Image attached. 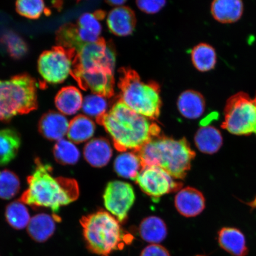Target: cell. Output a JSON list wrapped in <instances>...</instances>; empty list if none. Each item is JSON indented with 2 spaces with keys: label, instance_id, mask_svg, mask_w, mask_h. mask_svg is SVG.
<instances>
[{
  "label": "cell",
  "instance_id": "1",
  "mask_svg": "<svg viewBox=\"0 0 256 256\" xmlns=\"http://www.w3.org/2000/svg\"><path fill=\"white\" fill-rule=\"evenodd\" d=\"M96 121L110 134L114 148L120 152L132 150L136 153L161 134L158 124L136 113L120 100Z\"/></svg>",
  "mask_w": 256,
  "mask_h": 256
},
{
  "label": "cell",
  "instance_id": "2",
  "mask_svg": "<svg viewBox=\"0 0 256 256\" xmlns=\"http://www.w3.org/2000/svg\"><path fill=\"white\" fill-rule=\"evenodd\" d=\"M27 182L28 188L20 197L22 202L34 208H49L55 215L60 207L73 202L79 196V186L75 179L54 177L51 166L39 158L35 160L34 171L28 176Z\"/></svg>",
  "mask_w": 256,
  "mask_h": 256
},
{
  "label": "cell",
  "instance_id": "3",
  "mask_svg": "<svg viewBox=\"0 0 256 256\" xmlns=\"http://www.w3.org/2000/svg\"><path fill=\"white\" fill-rule=\"evenodd\" d=\"M143 168L158 166L176 179H184L191 168L196 154L186 138L176 140L160 135L136 152Z\"/></svg>",
  "mask_w": 256,
  "mask_h": 256
},
{
  "label": "cell",
  "instance_id": "4",
  "mask_svg": "<svg viewBox=\"0 0 256 256\" xmlns=\"http://www.w3.org/2000/svg\"><path fill=\"white\" fill-rule=\"evenodd\" d=\"M86 246L100 256L122 250L132 242L134 236L124 231L116 218L104 210L84 216L80 220Z\"/></svg>",
  "mask_w": 256,
  "mask_h": 256
},
{
  "label": "cell",
  "instance_id": "5",
  "mask_svg": "<svg viewBox=\"0 0 256 256\" xmlns=\"http://www.w3.org/2000/svg\"><path fill=\"white\" fill-rule=\"evenodd\" d=\"M120 73V100L136 113L148 120H158L162 107L158 83L144 82L138 74L130 68H121Z\"/></svg>",
  "mask_w": 256,
  "mask_h": 256
},
{
  "label": "cell",
  "instance_id": "6",
  "mask_svg": "<svg viewBox=\"0 0 256 256\" xmlns=\"http://www.w3.org/2000/svg\"><path fill=\"white\" fill-rule=\"evenodd\" d=\"M37 108V84L30 76L21 74L0 80V120L9 121Z\"/></svg>",
  "mask_w": 256,
  "mask_h": 256
},
{
  "label": "cell",
  "instance_id": "7",
  "mask_svg": "<svg viewBox=\"0 0 256 256\" xmlns=\"http://www.w3.org/2000/svg\"><path fill=\"white\" fill-rule=\"evenodd\" d=\"M224 114L223 129L232 135L256 136V94L236 92L226 100Z\"/></svg>",
  "mask_w": 256,
  "mask_h": 256
},
{
  "label": "cell",
  "instance_id": "8",
  "mask_svg": "<svg viewBox=\"0 0 256 256\" xmlns=\"http://www.w3.org/2000/svg\"><path fill=\"white\" fill-rule=\"evenodd\" d=\"M76 50L58 46L44 51L38 60V71L44 81L60 84L72 75Z\"/></svg>",
  "mask_w": 256,
  "mask_h": 256
},
{
  "label": "cell",
  "instance_id": "9",
  "mask_svg": "<svg viewBox=\"0 0 256 256\" xmlns=\"http://www.w3.org/2000/svg\"><path fill=\"white\" fill-rule=\"evenodd\" d=\"M115 62L114 48L100 38L95 42L86 44L76 51L73 70L102 68L114 72Z\"/></svg>",
  "mask_w": 256,
  "mask_h": 256
},
{
  "label": "cell",
  "instance_id": "10",
  "mask_svg": "<svg viewBox=\"0 0 256 256\" xmlns=\"http://www.w3.org/2000/svg\"><path fill=\"white\" fill-rule=\"evenodd\" d=\"M140 190L153 200L180 190L181 182L174 181L167 172L158 166L143 168L135 180Z\"/></svg>",
  "mask_w": 256,
  "mask_h": 256
},
{
  "label": "cell",
  "instance_id": "11",
  "mask_svg": "<svg viewBox=\"0 0 256 256\" xmlns=\"http://www.w3.org/2000/svg\"><path fill=\"white\" fill-rule=\"evenodd\" d=\"M106 209L120 223L127 220L128 214L136 200L134 188L130 184L121 181L110 182L104 194Z\"/></svg>",
  "mask_w": 256,
  "mask_h": 256
},
{
  "label": "cell",
  "instance_id": "12",
  "mask_svg": "<svg viewBox=\"0 0 256 256\" xmlns=\"http://www.w3.org/2000/svg\"><path fill=\"white\" fill-rule=\"evenodd\" d=\"M72 76L84 90H90L94 94L107 98L114 94V72L102 68L72 70Z\"/></svg>",
  "mask_w": 256,
  "mask_h": 256
},
{
  "label": "cell",
  "instance_id": "13",
  "mask_svg": "<svg viewBox=\"0 0 256 256\" xmlns=\"http://www.w3.org/2000/svg\"><path fill=\"white\" fill-rule=\"evenodd\" d=\"M174 204L176 210L181 215L188 218L194 217L200 215L206 208V199L196 188L187 187L178 192Z\"/></svg>",
  "mask_w": 256,
  "mask_h": 256
},
{
  "label": "cell",
  "instance_id": "14",
  "mask_svg": "<svg viewBox=\"0 0 256 256\" xmlns=\"http://www.w3.org/2000/svg\"><path fill=\"white\" fill-rule=\"evenodd\" d=\"M136 23L135 12L126 6L112 10L107 18L108 30L118 36H126L132 34Z\"/></svg>",
  "mask_w": 256,
  "mask_h": 256
},
{
  "label": "cell",
  "instance_id": "15",
  "mask_svg": "<svg viewBox=\"0 0 256 256\" xmlns=\"http://www.w3.org/2000/svg\"><path fill=\"white\" fill-rule=\"evenodd\" d=\"M69 124L65 115L60 112L50 111L42 116L38 128L44 138L58 142L68 133Z\"/></svg>",
  "mask_w": 256,
  "mask_h": 256
},
{
  "label": "cell",
  "instance_id": "16",
  "mask_svg": "<svg viewBox=\"0 0 256 256\" xmlns=\"http://www.w3.org/2000/svg\"><path fill=\"white\" fill-rule=\"evenodd\" d=\"M218 241L224 251L232 256H247L248 248L246 236L234 227H224L218 233Z\"/></svg>",
  "mask_w": 256,
  "mask_h": 256
},
{
  "label": "cell",
  "instance_id": "17",
  "mask_svg": "<svg viewBox=\"0 0 256 256\" xmlns=\"http://www.w3.org/2000/svg\"><path fill=\"white\" fill-rule=\"evenodd\" d=\"M83 154L90 165L100 168L104 167L110 162L112 156V148L107 139L97 138L86 144Z\"/></svg>",
  "mask_w": 256,
  "mask_h": 256
},
{
  "label": "cell",
  "instance_id": "18",
  "mask_svg": "<svg viewBox=\"0 0 256 256\" xmlns=\"http://www.w3.org/2000/svg\"><path fill=\"white\" fill-rule=\"evenodd\" d=\"M210 12L220 24L236 23L242 17L244 4L241 0H216L211 4Z\"/></svg>",
  "mask_w": 256,
  "mask_h": 256
},
{
  "label": "cell",
  "instance_id": "19",
  "mask_svg": "<svg viewBox=\"0 0 256 256\" xmlns=\"http://www.w3.org/2000/svg\"><path fill=\"white\" fill-rule=\"evenodd\" d=\"M58 220H60L58 216L38 214L32 218L27 226L28 235L36 242H46L55 232L56 222Z\"/></svg>",
  "mask_w": 256,
  "mask_h": 256
},
{
  "label": "cell",
  "instance_id": "20",
  "mask_svg": "<svg viewBox=\"0 0 256 256\" xmlns=\"http://www.w3.org/2000/svg\"><path fill=\"white\" fill-rule=\"evenodd\" d=\"M206 106L202 94L194 90L182 92L178 100V111L187 119L196 120L200 118L204 113Z\"/></svg>",
  "mask_w": 256,
  "mask_h": 256
},
{
  "label": "cell",
  "instance_id": "21",
  "mask_svg": "<svg viewBox=\"0 0 256 256\" xmlns=\"http://www.w3.org/2000/svg\"><path fill=\"white\" fill-rule=\"evenodd\" d=\"M195 145L202 152L214 154L219 151L223 144L220 130L212 126H204L198 130L194 136Z\"/></svg>",
  "mask_w": 256,
  "mask_h": 256
},
{
  "label": "cell",
  "instance_id": "22",
  "mask_svg": "<svg viewBox=\"0 0 256 256\" xmlns=\"http://www.w3.org/2000/svg\"><path fill=\"white\" fill-rule=\"evenodd\" d=\"M83 99L82 92L78 88L68 86L58 92L55 104L60 114L71 116L81 110Z\"/></svg>",
  "mask_w": 256,
  "mask_h": 256
},
{
  "label": "cell",
  "instance_id": "23",
  "mask_svg": "<svg viewBox=\"0 0 256 256\" xmlns=\"http://www.w3.org/2000/svg\"><path fill=\"white\" fill-rule=\"evenodd\" d=\"M143 168L142 160L137 153L124 152L118 156L114 162L115 172L122 178L135 181Z\"/></svg>",
  "mask_w": 256,
  "mask_h": 256
},
{
  "label": "cell",
  "instance_id": "24",
  "mask_svg": "<svg viewBox=\"0 0 256 256\" xmlns=\"http://www.w3.org/2000/svg\"><path fill=\"white\" fill-rule=\"evenodd\" d=\"M139 233L144 241L152 244H159L167 236V226L159 217L149 216L143 220L140 223Z\"/></svg>",
  "mask_w": 256,
  "mask_h": 256
},
{
  "label": "cell",
  "instance_id": "25",
  "mask_svg": "<svg viewBox=\"0 0 256 256\" xmlns=\"http://www.w3.org/2000/svg\"><path fill=\"white\" fill-rule=\"evenodd\" d=\"M95 130L94 121L86 115L80 114L70 122L67 136L73 143L81 144L90 139Z\"/></svg>",
  "mask_w": 256,
  "mask_h": 256
},
{
  "label": "cell",
  "instance_id": "26",
  "mask_svg": "<svg viewBox=\"0 0 256 256\" xmlns=\"http://www.w3.org/2000/svg\"><path fill=\"white\" fill-rule=\"evenodd\" d=\"M20 145V136L15 130H0V166L8 164L14 160Z\"/></svg>",
  "mask_w": 256,
  "mask_h": 256
},
{
  "label": "cell",
  "instance_id": "27",
  "mask_svg": "<svg viewBox=\"0 0 256 256\" xmlns=\"http://www.w3.org/2000/svg\"><path fill=\"white\" fill-rule=\"evenodd\" d=\"M191 56L192 62L198 71L207 72L215 68L216 53L215 49L209 44H198L192 50Z\"/></svg>",
  "mask_w": 256,
  "mask_h": 256
},
{
  "label": "cell",
  "instance_id": "28",
  "mask_svg": "<svg viewBox=\"0 0 256 256\" xmlns=\"http://www.w3.org/2000/svg\"><path fill=\"white\" fill-rule=\"evenodd\" d=\"M5 216L9 225L16 230L26 228L31 219L28 208L20 200L10 204L6 208Z\"/></svg>",
  "mask_w": 256,
  "mask_h": 256
},
{
  "label": "cell",
  "instance_id": "29",
  "mask_svg": "<svg viewBox=\"0 0 256 256\" xmlns=\"http://www.w3.org/2000/svg\"><path fill=\"white\" fill-rule=\"evenodd\" d=\"M53 154L56 162L62 165H74L80 158V152L74 143L64 139L57 142Z\"/></svg>",
  "mask_w": 256,
  "mask_h": 256
},
{
  "label": "cell",
  "instance_id": "30",
  "mask_svg": "<svg viewBox=\"0 0 256 256\" xmlns=\"http://www.w3.org/2000/svg\"><path fill=\"white\" fill-rule=\"evenodd\" d=\"M20 188V182L18 176L9 170L0 171V198L12 199L18 194Z\"/></svg>",
  "mask_w": 256,
  "mask_h": 256
},
{
  "label": "cell",
  "instance_id": "31",
  "mask_svg": "<svg viewBox=\"0 0 256 256\" xmlns=\"http://www.w3.org/2000/svg\"><path fill=\"white\" fill-rule=\"evenodd\" d=\"M108 102L104 97L98 94H90L83 99L82 110L86 116L98 119L106 114Z\"/></svg>",
  "mask_w": 256,
  "mask_h": 256
},
{
  "label": "cell",
  "instance_id": "32",
  "mask_svg": "<svg viewBox=\"0 0 256 256\" xmlns=\"http://www.w3.org/2000/svg\"><path fill=\"white\" fill-rule=\"evenodd\" d=\"M16 10L24 17L36 19L43 14H49L50 10L41 0H21L16 3Z\"/></svg>",
  "mask_w": 256,
  "mask_h": 256
},
{
  "label": "cell",
  "instance_id": "33",
  "mask_svg": "<svg viewBox=\"0 0 256 256\" xmlns=\"http://www.w3.org/2000/svg\"><path fill=\"white\" fill-rule=\"evenodd\" d=\"M1 40L4 44L10 56L14 59H20L28 52L26 44L21 37L14 32H8L3 34Z\"/></svg>",
  "mask_w": 256,
  "mask_h": 256
},
{
  "label": "cell",
  "instance_id": "34",
  "mask_svg": "<svg viewBox=\"0 0 256 256\" xmlns=\"http://www.w3.org/2000/svg\"><path fill=\"white\" fill-rule=\"evenodd\" d=\"M78 25L80 27L91 32L92 33L99 36L102 32V26L98 19L94 14H85L80 16Z\"/></svg>",
  "mask_w": 256,
  "mask_h": 256
},
{
  "label": "cell",
  "instance_id": "35",
  "mask_svg": "<svg viewBox=\"0 0 256 256\" xmlns=\"http://www.w3.org/2000/svg\"><path fill=\"white\" fill-rule=\"evenodd\" d=\"M136 2L140 10L147 14H156L166 3L165 1H137Z\"/></svg>",
  "mask_w": 256,
  "mask_h": 256
},
{
  "label": "cell",
  "instance_id": "36",
  "mask_svg": "<svg viewBox=\"0 0 256 256\" xmlns=\"http://www.w3.org/2000/svg\"><path fill=\"white\" fill-rule=\"evenodd\" d=\"M140 256H170L168 251L158 244H152L143 249Z\"/></svg>",
  "mask_w": 256,
  "mask_h": 256
},
{
  "label": "cell",
  "instance_id": "37",
  "mask_svg": "<svg viewBox=\"0 0 256 256\" xmlns=\"http://www.w3.org/2000/svg\"><path fill=\"white\" fill-rule=\"evenodd\" d=\"M107 2L111 6H120L124 4L126 1H123V0H112V1H108Z\"/></svg>",
  "mask_w": 256,
  "mask_h": 256
},
{
  "label": "cell",
  "instance_id": "38",
  "mask_svg": "<svg viewBox=\"0 0 256 256\" xmlns=\"http://www.w3.org/2000/svg\"></svg>",
  "mask_w": 256,
  "mask_h": 256
}]
</instances>
